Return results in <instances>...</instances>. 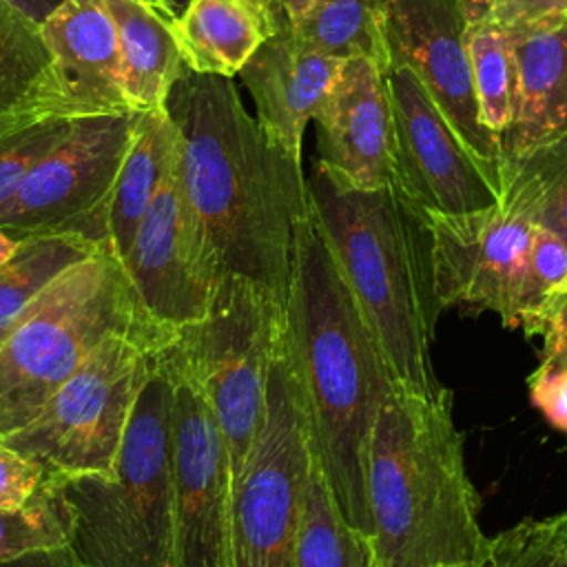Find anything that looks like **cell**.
<instances>
[{
  "label": "cell",
  "instance_id": "1",
  "mask_svg": "<svg viewBox=\"0 0 567 567\" xmlns=\"http://www.w3.org/2000/svg\"><path fill=\"white\" fill-rule=\"evenodd\" d=\"M164 109L177 126V171L190 224L219 272L250 279L286 306L295 233L310 213L301 155L244 106L233 78L188 66Z\"/></svg>",
  "mask_w": 567,
  "mask_h": 567
},
{
  "label": "cell",
  "instance_id": "2",
  "mask_svg": "<svg viewBox=\"0 0 567 567\" xmlns=\"http://www.w3.org/2000/svg\"><path fill=\"white\" fill-rule=\"evenodd\" d=\"M284 346L332 498L343 518L372 538L368 443L396 381L341 275L312 202L295 233Z\"/></svg>",
  "mask_w": 567,
  "mask_h": 567
},
{
  "label": "cell",
  "instance_id": "3",
  "mask_svg": "<svg viewBox=\"0 0 567 567\" xmlns=\"http://www.w3.org/2000/svg\"><path fill=\"white\" fill-rule=\"evenodd\" d=\"M365 483L379 567L487 560L450 390L423 396L394 385L370 432Z\"/></svg>",
  "mask_w": 567,
  "mask_h": 567
},
{
  "label": "cell",
  "instance_id": "4",
  "mask_svg": "<svg viewBox=\"0 0 567 567\" xmlns=\"http://www.w3.org/2000/svg\"><path fill=\"white\" fill-rule=\"evenodd\" d=\"M306 182L328 246L396 385L441 394L445 388L430 357L441 306L425 215L396 186L346 188L317 166Z\"/></svg>",
  "mask_w": 567,
  "mask_h": 567
},
{
  "label": "cell",
  "instance_id": "5",
  "mask_svg": "<svg viewBox=\"0 0 567 567\" xmlns=\"http://www.w3.org/2000/svg\"><path fill=\"white\" fill-rule=\"evenodd\" d=\"M171 425L173 374L157 348L120 445L115 476L42 481L62 512L78 567H175Z\"/></svg>",
  "mask_w": 567,
  "mask_h": 567
},
{
  "label": "cell",
  "instance_id": "6",
  "mask_svg": "<svg viewBox=\"0 0 567 567\" xmlns=\"http://www.w3.org/2000/svg\"><path fill=\"white\" fill-rule=\"evenodd\" d=\"M137 328L148 330L111 246L66 268L0 341V439L31 421L113 332Z\"/></svg>",
  "mask_w": 567,
  "mask_h": 567
},
{
  "label": "cell",
  "instance_id": "7",
  "mask_svg": "<svg viewBox=\"0 0 567 567\" xmlns=\"http://www.w3.org/2000/svg\"><path fill=\"white\" fill-rule=\"evenodd\" d=\"M281 334L284 306L259 284L224 275L208 312L162 346L206 396L228 450L233 481L259 427Z\"/></svg>",
  "mask_w": 567,
  "mask_h": 567
},
{
  "label": "cell",
  "instance_id": "8",
  "mask_svg": "<svg viewBox=\"0 0 567 567\" xmlns=\"http://www.w3.org/2000/svg\"><path fill=\"white\" fill-rule=\"evenodd\" d=\"M162 346V339L142 328L113 332L31 421L2 441L35 463L44 478L115 476L131 412Z\"/></svg>",
  "mask_w": 567,
  "mask_h": 567
},
{
  "label": "cell",
  "instance_id": "9",
  "mask_svg": "<svg viewBox=\"0 0 567 567\" xmlns=\"http://www.w3.org/2000/svg\"><path fill=\"white\" fill-rule=\"evenodd\" d=\"M312 463L310 425L281 334L268 372L261 421L233 481V567H295Z\"/></svg>",
  "mask_w": 567,
  "mask_h": 567
},
{
  "label": "cell",
  "instance_id": "10",
  "mask_svg": "<svg viewBox=\"0 0 567 567\" xmlns=\"http://www.w3.org/2000/svg\"><path fill=\"white\" fill-rule=\"evenodd\" d=\"M142 111L78 117L0 206L11 237L75 233L109 244V204L133 126Z\"/></svg>",
  "mask_w": 567,
  "mask_h": 567
},
{
  "label": "cell",
  "instance_id": "11",
  "mask_svg": "<svg viewBox=\"0 0 567 567\" xmlns=\"http://www.w3.org/2000/svg\"><path fill=\"white\" fill-rule=\"evenodd\" d=\"M164 357L173 374L175 567H233L228 450L202 390L166 352Z\"/></svg>",
  "mask_w": 567,
  "mask_h": 567
},
{
  "label": "cell",
  "instance_id": "12",
  "mask_svg": "<svg viewBox=\"0 0 567 567\" xmlns=\"http://www.w3.org/2000/svg\"><path fill=\"white\" fill-rule=\"evenodd\" d=\"M394 128V186L423 215H467L498 204L501 182L463 144L416 75L383 69Z\"/></svg>",
  "mask_w": 567,
  "mask_h": 567
},
{
  "label": "cell",
  "instance_id": "13",
  "mask_svg": "<svg viewBox=\"0 0 567 567\" xmlns=\"http://www.w3.org/2000/svg\"><path fill=\"white\" fill-rule=\"evenodd\" d=\"M122 266L140 319L164 343L208 312L221 277L190 224L177 159L144 213Z\"/></svg>",
  "mask_w": 567,
  "mask_h": 567
},
{
  "label": "cell",
  "instance_id": "14",
  "mask_svg": "<svg viewBox=\"0 0 567 567\" xmlns=\"http://www.w3.org/2000/svg\"><path fill=\"white\" fill-rule=\"evenodd\" d=\"M390 64L408 66L463 144L501 182V148L483 124L463 0H381Z\"/></svg>",
  "mask_w": 567,
  "mask_h": 567
},
{
  "label": "cell",
  "instance_id": "15",
  "mask_svg": "<svg viewBox=\"0 0 567 567\" xmlns=\"http://www.w3.org/2000/svg\"><path fill=\"white\" fill-rule=\"evenodd\" d=\"M425 221L439 306L489 310L518 328L536 226L501 202L467 215H425Z\"/></svg>",
  "mask_w": 567,
  "mask_h": 567
},
{
  "label": "cell",
  "instance_id": "16",
  "mask_svg": "<svg viewBox=\"0 0 567 567\" xmlns=\"http://www.w3.org/2000/svg\"><path fill=\"white\" fill-rule=\"evenodd\" d=\"M315 166L337 186H394V128L383 71L363 58L346 60L312 115Z\"/></svg>",
  "mask_w": 567,
  "mask_h": 567
},
{
  "label": "cell",
  "instance_id": "17",
  "mask_svg": "<svg viewBox=\"0 0 567 567\" xmlns=\"http://www.w3.org/2000/svg\"><path fill=\"white\" fill-rule=\"evenodd\" d=\"M341 64L343 60L303 47L286 22L259 44L237 75L261 126L288 151L301 155L306 124L328 95Z\"/></svg>",
  "mask_w": 567,
  "mask_h": 567
},
{
  "label": "cell",
  "instance_id": "18",
  "mask_svg": "<svg viewBox=\"0 0 567 567\" xmlns=\"http://www.w3.org/2000/svg\"><path fill=\"white\" fill-rule=\"evenodd\" d=\"M40 27L53 75L82 115L133 111L122 89L115 24L102 0H62Z\"/></svg>",
  "mask_w": 567,
  "mask_h": 567
},
{
  "label": "cell",
  "instance_id": "19",
  "mask_svg": "<svg viewBox=\"0 0 567 567\" xmlns=\"http://www.w3.org/2000/svg\"><path fill=\"white\" fill-rule=\"evenodd\" d=\"M514 97L498 133L501 164L567 135V24L509 33Z\"/></svg>",
  "mask_w": 567,
  "mask_h": 567
},
{
  "label": "cell",
  "instance_id": "20",
  "mask_svg": "<svg viewBox=\"0 0 567 567\" xmlns=\"http://www.w3.org/2000/svg\"><path fill=\"white\" fill-rule=\"evenodd\" d=\"M286 22L288 16L255 0H190L175 20V31L190 71L235 78L259 44Z\"/></svg>",
  "mask_w": 567,
  "mask_h": 567
},
{
  "label": "cell",
  "instance_id": "21",
  "mask_svg": "<svg viewBox=\"0 0 567 567\" xmlns=\"http://www.w3.org/2000/svg\"><path fill=\"white\" fill-rule=\"evenodd\" d=\"M102 4L115 24L128 106L133 111L164 106L171 86L186 69L175 20L140 0H102Z\"/></svg>",
  "mask_w": 567,
  "mask_h": 567
},
{
  "label": "cell",
  "instance_id": "22",
  "mask_svg": "<svg viewBox=\"0 0 567 567\" xmlns=\"http://www.w3.org/2000/svg\"><path fill=\"white\" fill-rule=\"evenodd\" d=\"M175 159L177 126L166 109L142 111L133 126L109 204V246L120 261L126 257L137 226Z\"/></svg>",
  "mask_w": 567,
  "mask_h": 567
},
{
  "label": "cell",
  "instance_id": "23",
  "mask_svg": "<svg viewBox=\"0 0 567 567\" xmlns=\"http://www.w3.org/2000/svg\"><path fill=\"white\" fill-rule=\"evenodd\" d=\"M84 117L60 89L53 69L24 100L0 113V206L29 171Z\"/></svg>",
  "mask_w": 567,
  "mask_h": 567
},
{
  "label": "cell",
  "instance_id": "24",
  "mask_svg": "<svg viewBox=\"0 0 567 567\" xmlns=\"http://www.w3.org/2000/svg\"><path fill=\"white\" fill-rule=\"evenodd\" d=\"M288 27L319 55L343 62L363 58L381 71L390 64L381 0H315L299 18L288 20Z\"/></svg>",
  "mask_w": 567,
  "mask_h": 567
},
{
  "label": "cell",
  "instance_id": "25",
  "mask_svg": "<svg viewBox=\"0 0 567 567\" xmlns=\"http://www.w3.org/2000/svg\"><path fill=\"white\" fill-rule=\"evenodd\" d=\"M75 233L29 235L18 239L16 252L0 266V341L22 312L73 264L86 259L97 248Z\"/></svg>",
  "mask_w": 567,
  "mask_h": 567
},
{
  "label": "cell",
  "instance_id": "26",
  "mask_svg": "<svg viewBox=\"0 0 567 567\" xmlns=\"http://www.w3.org/2000/svg\"><path fill=\"white\" fill-rule=\"evenodd\" d=\"M498 202L567 246V135L503 162Z\"/></svg>",
  "mask_w": 567,
  "mask_h": 567
},
{
  "label": "cell",
  "instance_id": "27",
  "mask_svg": "<svg viewBox=\"0 0 567 567\" xmlns=\"http://www.w3.org/2000/svg\"><path fill=\"white\" fill-rule=\"evenodd\" d=\"M295 567H379L372 538L343 518L317 456L303 501Z\"/></svg>",
  "mask_w": 567,
  "mask_h": 567
},
{
  "label": "cell",
  "instance_id": "28",
  "mask_svg": "<svg viewBox=\"0 0 567 567\" xmlns=\"http://www.w3.org/2000/svg\"><path fill=\"white\" fill-rule=\"evenodd\" d=\"M53 69L42 27L0 0V113L24 100Z\"/></svg>",
  "mask_w": 567,
  "mask_h": 567
},
{
  "label": "cell",
  "instance_id": "29",
  "mask_svg": "<svg viewBox=\"0 0 567 567\" xmlns=\"http://www.w3.org/2000/svg\"><path fill=\"white\" fill-rule=\"evenodd\" d=\"M467 51L481 120L498 140V133L509 124L512 117V38L496 24L467 22Z\"/></svg>",
  "mask_w": 567,
  "mask_h": 567
},
{
  "label": "cell",
  "instance_id": "30",
  "mask_svg": "<svg viewBox=\"0 0 567 567\" xmlns=\"http://www.w3.org/2000/svg\"><path fill=\"white\" fill-rule=\"evenodd\" d=\"M62 547H69L66 523L42 485L22 505L0 507V563Z\"/></svg>",
  "mask_w": 567,
  "mask_h": 567
},
{
  "label": "cell",
  "instance_id": "31",
  "mask_svg": "<svg viewBox=\"0 0 567 567\" xmlns=\"http://www.w3.org/2000/svg\"><path fill=\"white\" fill-rule=\"evenodd\" d=\"M489 567H567V514L527 518L489 538Z\"/></svg>",
  "mask_w": 567,
  "mask_h": 567
},
{
  "label": "cell",
  "instance_id": "32",
  "mask_svg": "<svg viewBox=\"0 0 567 567\" xmlns=\"http://www.w3.org/2000/svg\"><path fill=\"white\" fill-rule=\"evenodd\" d=\"M565 290H567V246L554 233L536 226L532 235V246H529L518 328L538 334L547 308Z\"/></svg>",
  "mask_w": 567,
  "mask_h": 567
},
{
  "label": "cell",
  "instance_id": "33",
  "mask_svg": "<svg viewBox=\"0 0 567 567\" xmlns=\"http://www.w3.org/2000/svg\"><path fill=\"white\" fill-rule=\"evenodd\" d=\"M467 22H489L507 33L567 24V0H463Z\"/></svg>",
  "mask_w": 567,
  "mask_h": 567
},
{
  "label": "cell",
  "instance_id": "34",
  "mask_svg": "<svg viewBox=\"0 0 567 567\" xmlns=\"http://www.w3.org/2000/svg\"><path fill=\"white\" fill-rule=\"evenodd\" d=\"M42 470L0 439V507H18L42 485Z\"/></svg>",
  "mask_w": 567,
  "mask_h": 567
},
{
  "label": "cell",
  "instance_id": "35",
  "mask_svg": "<svg viewBox=\"0 0 567 567\" xmlns=\"http://www.w3.org/2000/svg\"><path fill=\"white\" fill-rule=\"evenodd\" d=\"M529 394L545 419L567 432V370L538 365L529 377Z\"/></svg>",
  "mask_w": 567,
  "mask_h": 567
},
{
  "label": "cell",
  "instance_id": "36",
  "mask_svg": "<svg viewBox=\"0 0 567 567\" xmlns=\"http://www.w3.org/2000/svg\"><path fill=\"white\" fill-rule=\"evenodd\" d=\"M538 334H543V359L538 365L567 370V290L547 308Z\"/></svg>",
  "mask_w": 567,
  "mask_h": 567
},
{
  "label": "cell",
  "instance_id": "37",
  "mask_svg": "<svg viewBox=\"0 0 567 567\" xmlns=\"http://www.w3.org/2000/svg\"><path fill=\"white\" fill-rule=\"evenodd\" d=\"M0 567H78V565L71 556V549L62 547V549H53V551L27 554L16 560H4V563H0Z\"/></svg>",
  "mask_w": 567,
  "mask_h": 567
},
{
  "label": "cell",
  "instance_id": "38",
  "mask_svg": "<svg viewBox=\"0 0 567 567\" xmlns=\"http://www.w3.org/2000/svg\"><path fill=\"white\" fill-rule=\"evenodd\" d=\"M9 4H13L16 9H20L22 13H27L31 20H35L38 24H42L47 20V16L62 4V0H7Z\"/></svg>",
  "mask_w": 567,
  "mask_h": 567
},
{
  "label": "cell",
  "instance_id": "39",
  "mask_svg": "<svg viewBox=\"0 0 567 567\" xmlns=\"http://www.w3.org/2000/svg\"><path fill=\"white\" fill-rule=\"evenodd\" d=\"M140 2L153 7L155 11L168 16L171 20H177L184 13V9H186V4L182 0H140Z\"/></svg>",
  "mask_w": 567,
  "mask_h": 567
},
{
  "label": "cell",
  "instance_id": "40",
  "mask_svg": "<svg viewBox=\"0 0 567 567\" xmlns=\"http://www.w3.org/2000/svg\"><path fill=\"white\" fill-rule=\"evenodd\" d=\"M16 248H18V239L0 228V266L16 252Z\"/></svg>",
  "mask_w": 567,
  "mask_h": 567
},
{
  "label": "cell",
  "instance_id": "41",
  "mask_svg": "<svg viewBox=\"0 0 567 567\" xmlns=\"http://www.w3.org/2000/svg\"><path fill=\"white\" fill-rule=\"evenodd\" d=\"M312 2L315 0H281V7L286 11L288 20H292V18H299Z\"/></svg>",
  "mask_w": 567,
  "mask_h": 567
},
{
  "label": "cell",
  "instance_id": "42",
  "mask_svg": "<svg viewBox=\"0 0 567 567\" xmlns=\"http://www.w3.org/2000/svg\"><path fill=\"white\" fill-rule=\"evenodd\" d=\"M257 4H261V7H266V9H270V11H275V13H284L286 16V11H284V7H281V0H255Z\"/></svg>",
  "mask_w": 567,
  "mask_h": 567
},
{
  "label": "cell",
  "instance_id": "43",
  "mask_svg": "<svg viewBox=\"0 0 567 567\" xmlns=\"http://www.w3.org/2000/svg\"><path fill=\"white\" fill-rule=\"evenodd\" d=\"M447 567H489L487 560H476V563H461V565H447Z\"/></svg>",
  "mask_w": 567,
  "mask_h": 567
},
{
  "label": "cell",
  "instance_id": "44",
  "mask_svg": "<svg viewBox=\"0 0 567 567\" xmlns=\"http://www.w3.org/2000/svg\"><path fill=\"white\" fill-rule=\"evenodd\" d=\"M182 2H184V4H186V7H188V2H190V0H182Z\"/></svg>",
  "mask_w": 567,
  "mask_h": 567
}]
</instances>
